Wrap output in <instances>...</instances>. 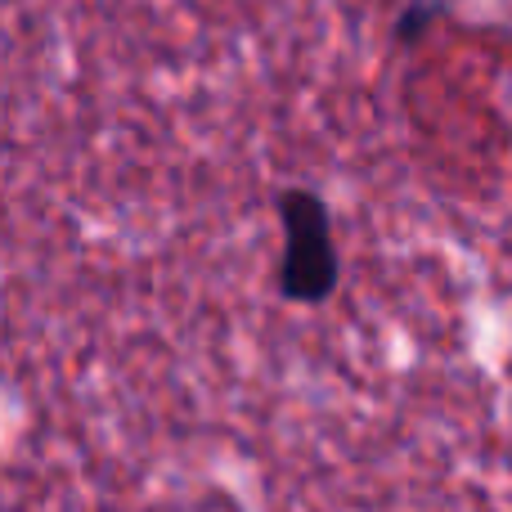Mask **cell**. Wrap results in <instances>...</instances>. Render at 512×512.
Returning <instances> with one entry per match:
<instances>
[{"mask_svg":"<svg viewBox=\"0 0 512 512\" xmlns=\"http://www.w3.org/2000/svg\"><path fill=\"white\" fill-rule=\"evenodd\" d=\"M283 256H279V292L297 306H319L342 283V256L333 239L328 203L306 185H292L279 194Z\"/></svg>","mask_w":512,"mask_h":512,"instance_id":"obj_1","label":"cell"},{"mask_svg":"<svg viewBox=\"0 0 512 512\" xmlns=\"http://www.w3.org/2000/svg\"><path fill=\"white\" fill-rule=\"evenodd\" d=\"M436 14H441V5H436V0H414V5L400 14V23H396V41L400 45L423 41V32L436 23Z\"/></svg>","mask_w":512,"mask_h":512,"instance_id":"obj_2","label":"cell"}]
</instances>
